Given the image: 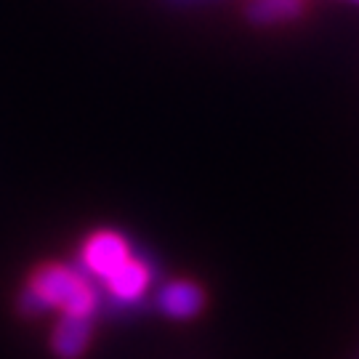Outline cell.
I'll list each match as a JSON object with an SVG mask.
<instances>
[{"mask_svg": "<svg viewBox=\"0 0 359 359\" xmlns=\"http://www.w3.org/2000/svg\"><path fill=\"white\" fill-rule=\"evenodd\" d=\"M16 311L25 320L46 317L48 311L96 317L99 293L75 266L62 261H43L29 271L25 287L16 295Z\"/></svg>", "mask_w": 359, "mask_h": 359, "instance_id": "1", "label": "cell"}, {"mask_svg": "<svg viewBox=\"0 0 359 359\" xmlns=\"http://www.w3.org/2000/svg\"><path fill=\"white\" fill-rule=\"evenodd\" d=\"M133 256L128 237L117 229H96L80 245V266L96 280H107Z\"/></svg>", "mask_w": 359, "mask_h": 359, "instance_id": "2", "label": "cell"}, {"mask_svg": "<svg viewBox=\"0 0 359 359\" xmlns=\"http://www.w3.org/2000/svg\"><path fill=\"white\" fill-rule=\"evenodd\" d=\"M205 304L208 295L203 290V285L189 280V277L168 280L154 293V309L173 322L197 320L205 311Z\"/></svg>", "mask_w": 359, "mask_h": 359, "instance_id": "3", "label": "cell"}, {"mask_svg": "<svg viewBox=\"0 0 359 359\" xmlns=\"http://www.w3.org/2000/svg\"><path fill=\"white\" fill-rule=\"evenodd\" d=\"M96 338V322L83 314H59L48 335V348L56 359H83Z\"/></svg>", "mask_w": 359, "mask_h": 359, "instance_id": "4", "label": "cell"}, {"mask_svg": "<svg viewBox=\"0 0 359 359\" xmlns=\"http://www.w3.org/2000/svg\"><path fill=\"white\" fill-rule=\"evenodd\" d=\"M154 269L139 256H130L120 269H115L107 280H104V287L107 293L112 295L115 304H123V306H136L142 304V298L147 295L149 285H152Z\"/></svg>", "mask_w": 359, "mask_h": 359, "instance_id": "5", "label": "cell"}, {"mask_svg": "<svg viewBox=\"0 0 359 359\" xmlns=\"http://www.w3.org/2000/svg\"><path fill=\"white\" fill-rule=\"evenodd\" d=\"M306 11L304 0H250L245 6V19L256 27H271L295 22Z\"/></svg>", "mask_w": 359, "mask_h": 359, "instance_id": "6", "label": "cell"}, {"mask_svg": "<svg viewBox=\"0 0 359 359\" xmlns=\"http://www.w3.org/2000/svg\"><path fill=\"white\" fill-rule=\"evenodd\" d=\"M170 8H194V6H205V3H216V0H163Z\"/></svg>", "mask_w": 359, "mask_h": 359, "instance_id": "7", "label": "cell"}, {"mask_svg": "<svg viewBox=\"0 0 359 359\" xmlns=\"http://www.w3.org/2000/svg\"><path fill=\"white\" fill-rule=\"evenodd\" d=\"M354 3H359V0H354Z\"/></svg>", "mask_w": 359, "mask_h": 359, "instance_id": "8", "label": "cell"}]
</instances>
